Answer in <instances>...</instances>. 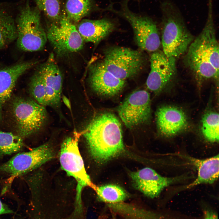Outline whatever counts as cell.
Returning a JSON list of instances; mask_svg holds the SVG:
<instances>
[{
	"instance_id": "6da1fadb",
	"label": "cell",
	"mask_w": 219,
	"mask_h": 219,
	"mask_svg": "<svg viewBox=\"0 0 219 219\" xmlns=\"http://www.w3.org/2000/svg\"><path fill=\"white\" fill-rule=\"evenodd\" d=\"M212 3L208 2L206 23L202 31L194 38L185 53V65L191 71L197 84L219 78V43L213 19Z\"/></svg>"
},
{
	"instance_id": "7a4b0ae2",
	"label": "cell",
	"mask_w": 219,
	"mask_h": 219,
	"mask_svg": "<svg viewBox=\"0 0 219 219\" xmlns=\"http://www.w3.org/2000/svg\"><path fill=\"white\" fill-rule=\"evenodd\" d=\"M89 151L95 161L103 163L124 149L121 122L116 116L104 113L93 119L83 133Z\"/></svg>"
},
{
	"instance_id": "3957f363",
	"label": "cell",
	"mask_w": 219,
	"mask_h": 219,
	"mask_svg": "<svg viewBox=\"0 0 219 219\" xmlns=\"http://www.w3.org/2000/svg\"><path fill=\"white\" fill-rule=\"evenodd\" d=\"M161 45L167 56L176 59L185 55L194 37L188 29L179 11L168 1L161 5Z\"/></svg>"
},
{
	"instance_id": "277c9868",
	"label": "cell",
	"mask_w": 219,
	"mask_h": 219,
	"mask_svg": "<svg viewBox=\"0 0 219 219\" xmlns=\"http://www.w3.org/2000/svg\"><path fill=\"white\" fill-rule=\"evenodd\" d=\"M40 11L32 7L26 0L19 9L15 20L17 44L20 49L32 52L40 50L47 40L46 32L41 23Z\"/></svg>"
},
{
	"instance_id": "5b68a950",
	"label": "cell",
	"mask_w": 219,
	"mask_h": 219,
	"mask_svg": "<svg viewBox=\"0 0 219 219\" xmlns=\"http://www.w3.org/2000/svg\"><path fill=\"white\" fill-rule=\"evenodd\" d=\"M77 137H68L62 143L60 153L61 168L68 176L76 180L77 184L74 212L81 214L82 211V192L85 187L91 186L95 189L89 176L87 174L84 162L79 150Z\"/></svg>"
},
{
	"instance_id": "8992f818",
	"label": "cell",
	"mask_w": 219,
	"mask_h": 219,
	"mask_svg": "<svg viewBox=\"0 0 219 219\" xmlns=\"http://www.w3.org/2000/svg\"><path fill=\"white\" fill-rule=\"evenodd\" d=\"M12 110L16 135L23 139L39 130L47 118L45 107L29 99L16 98L12 102Z\"/></svg>"
},
{
	"instance_id": "52a82bcc",
	"label": "cell",
	"mask_w": 219,
	"mask_h": 219,
	"mask_svg": "<svg viewBox=\"0 0 219 219\" xmlns=\"http://www.w3.org/2000/svg\"><path fill=\"white\" fill-rule=\"evenodd\" d=\"M145 60L141 51L116 46L110 47L105 51L102 61L109 72L116 77L126 80L141 72Z\"/></svg>"
},
{
	"instance_id": "ba28073f",
	"label": "cell",
	"mask_w": 219,
	"mask_h": 219,
	"mask_svg": "<svg viewBox=\"0 0 219 219\" xmlns=\"http://www.w3.org/2000/svg\"><path fill=\"white\" fill-rule=\"evenodd\" d=\"M127 0L122 4L119 11L109 9L124 17L131 25L135 41L141 50L153 52L161 45V38L157 26L150 18L137 14L129 9Z\"/></svg>"
},
{
	"instance_id": "9c48e42d",
	"label": "cell",
	"mask_w": 219,
	"mask_h": 219,
	"mask_svg": "<svg viewBox=\"0 0 219 219\" xmlns=\"http://www.w3.org/2000/svg\"><path fill=\"white\" fill-rule=\"evenodd\" d=\"M46 32L47 40L58 55L64 56L82 50L84 41L77 27L63 12L59 20L51 22Z\"/></svg>"
},
{
	"instance_id": "30bf717a",
	"label": "cell",
	"mask_w": 219,
	"mask_h": 219,
	"mask_svg": "<svg viewBox=\"0 0 219 219\" xmlns=\"http://www.w3.org/2000/svg\"><path fill=\"white\" fill-rule=\"evenodd\" d=\"M54 151L45 144L27 152L19 153L0 166V171L9 175L10 180L39 167L53 158Z\"/></svg>"
},
{
	"instance_id": "8fae6325",
	"label": "cell",
	"mask_w": 219,
	"mask_h": 219,
	"mask_svg": "<svg viewBox=\"0 0 219 219\" xmlns=\"http://www.w3.org/2000/svg\"><path fill=\"white\" fill-rule=\"evenodd\" d=\"M117 111L120 117L128 128L148 122L151 113L149 93L143 89L134 91L120 105Z\"/></svg>"
},
{
	"instance_id": "7c38bea8",
	"label": "cell",
	"mask_w": 219,
	"mask_h": 219,
	"mask_svg": "<svg viewBox=\"0 0 219 219\" xmlns=\"http://www.w3.org/2000/svg\"><path fill=\"white\" fill-rule=\"evenodd\" d=\"M150 70L146 84L147 89L155 94L162 92L175 76L176 59L168 57L158 50L152 53L150 58Z\"/></svg>"
},
{
	"instance_id": "4fadbf2b",
	"label": "cell",
	"mask_w": 219,
	"mask_h": 219,
	"mask_svg": "<svg viewBox=\"0 0 219 219\" xmlns=\"http://www.w3.org/2000/svg\"><path fill=\"white\" fill-rule=\"evenodd\" d=\"M130 176L136 188L151 198L157 197L165 188L187 178L183 175L165 177L149 167L131 172Z\"/></svg>"
},
{
	"instance_id": "5bb4252c",
	"label": "cell",
	"mask_w": 219,
	"mask_h": 219,
	"mask_svg": "<svg viewBox=\"0 0 219 219\" xmlns=\"http://www.w3.org/2000/svg\"><path fill=\"white\" fill-rule=\"evenodd\" d=\"M89 81L93 90L98 94L113 96L123 89L126 81L116 77L105 67L102 61H98L89 67Z\"/></svg>"
},
{
	"instance_id": "9a60e30c",
	"label": "cell",
	"mask_w": 219,
	"mask_h": 219,
	"mask_svg": "<svg viewBox=\"0 0 219 219\" xmlns=\"http://www.w3.org/2000/svg\"><path fill=\"white\" fill-rule=\"evenodd\" d=\"M45 85L49 106L54 108L60 107L62 88L61 72L51 53L47 60L37 69Z\"/></svg>"
},
{
	"instance_id": "2e32d148",
	"label": "cell",
	"mask_w": 219,
	"mask_h": 219,
	"mask_svg": "<svg viewBox=\"0 0 219 219\" xmlns=\"http://www.w3.org/2000/svg\"><path fill=\"white\" fill-rule=\"evenodd\" d=\"M155 115L157 128L164 136L170 137L175 135L187 127L186 115L184 112L179 108L163 106L158 108Z\"/></svg>"
},
{
	"instance_id": "e0dca14e",
	"label": "cell",
	"mask_w": 219,
	"mask_h": 219,
	"mask_svg": "<svg viewBox=\"0 0 219 219\" xmlns=\"http://www.w3.org/2000/svg\"><path fill=\"white\" fill-rule=\"evenodd\" d=\"M36 64V61H26L0 69V120L3 107L10 98L18 79Z\"/></svg>"
},
{
	"instance_id": "ac0fdd59",
	"label": "cell",
	"mask_w": 219,
	"mask_h": 219,
	"mask_svg": "<svg viewBox=\"0 0 219 219\" xmlns=\"http://www.w3.org/2000/svg\"><path fill=\"white\" fill-rule=\"evenodd\" d=\"M77 28L84 42L96 45L112 32L115 25L111 21L106 19H84L79 22Z\"/></svg>"
},
{
	"instance_id": "d6986e66",
	"label": "cell",
	"mask_w": 219,
	"mask_h": 219,
	"mask_svg": "<svg viewBox=\"0 0 219 219\" xmlns=\"http://www.w3.org/2000/svg\"><path fill=\"white\" fill-rule=\"evenodd\" d=\"M196 168L197 176L192 183L185 187L188 188L203 184H212L219 176V155L203 159L189 158Z\"/></svg>"
},
{
	"instance_id": "ffe728a7",
	"label": "cell",
	"mask_w": 219,
	"mask_h": 219,
	"mask_svg": "<svg viewBox=\"0 0 219 219\" xmlns=\"http://www.w3.org/2000/svg\"><path fill=\"white\" fill-rule=\"evenodd\" d=\"M15 20L7 8L0 4V49L16 39Z\"/></svg>"
},
{
	"instance_id": "44dd1931",
	"label": "cell",
	"mask_w": 219,
	"mask_h": 219,
	"mask_svg": "<svg viewBox=\"0 0 219 219\" xmlns=\"http://www.w3.org/2000/svg\"><path fill=\"white\" fill-rule=\"evenodd\" d=\"M92 8L91 0H67L65 14L73 23L79 22L88 15Z\"/></svg>"
},
{
	"instance_id": "7402d4cb",
	"label": "cell",
	"mask_w": 219,
	"mask_h": 219,
	"mask_svg": "<svg viewBox=\"0 0 219 219\" xmlns=\"http://www.w3.org/2000/svg\"><path fill=\"white\" fill-rule=\"evenodd\" d=\"M107 204L114 212L127 219H156L157 218L153 213L123 202Z\"/></svg>"
},
{
	"instance_id": "603a6c76",
	"label": "cell",
	"mask_w": 219,
	"mask_h": 219,
	"mask_svg": "<svg viewBox=\"0 0 219 219\" xmlns=\"http://www.w3.org/2000/svg\"><path fill=\"white\" fill-rule=\"evenodd\" d=\"M219 116L217 112L210 110L203 116L201 121V132L207 141L211 142L219 141Z\"/></svg>"
},
{
	"instance_id": "cb8c5ba5",
	"label": "cell",
	"mask_w": 219,
	"mask_h": 219,
	"mask_svg": "<svg viewBox=\"0 0 219 219\" xmlns=\"http://www.w3.org/2000/svg\"><path fill=\"white\" fill-rule=\"evenodd\" d=\"M100 200L107 203H115L123 202L128 197L126 191L120 186L107 184L95 189Z\"/></svg>"
},
{
	"instance_id": "d4e9b609",
	"label": "cell",
	"mask_w": 219,
	"mask_h": 219,
	"mask_svg": "<svg viewBox=\"0 0 219 219\" xmlns=\"http://www.w3.org/2000/svg\"><path fill=\"white\" fill-rule=\"evenodd\" d=\"M24 146L23 139L12 133L0 130V158L18 152Z\"/></svg>"
},
{
	"instance_id": "484cf974",
	"label": "cell",
	"mask_w": 219,
	"mask_h": 219,
	"mask_svg": "<svg viewBox=\"0 0 219 219\" xmlns=\"http://www.w3.org/2000/svg\"><path fill=\"white\" fill-rule=\"evenodd\" d=\"M29 90L32 97L38 103L44 107L49 106L46 88L37 70L31 78Z\"/></svg>"
},
{
	"instance_id": "4316f807",
	"label": "cell",
	"mask_w": 219,
	"mask_h": 219,
	"mask_svg": "<svg viewBox=\"0 0 219 219\" xmlns=\"http://www.w3.org/2000/svg\"><path fill=\"white\" fill-rule=\"evenodd\" d=\"M62 0H35L36 7L52 21H58L62 13Z\"/></svg>"
},
{
	"instance_id": "83f0119b",
	"label": "cell",
	"mask_w": 219,
	"mask_h": 219,
	"mask_svg": "<svg viewBox=\"0 0 219 219\" xmlns=\"http://www.w3.org/2000/svg\"><path fill=\"white\" fill-rule=\"evenodd\" d=\"M204 219H218L216 213L212 210L206 209L204 211Z\"/></svg>"
},
{
	"instance_id": "f1b7e54d",
	"label": "cell",
	"mask_w": 219,
	"mask_h": 219,
	"mask_svg": "<svg viewBox=\"0 0 219 219\" xmlns=\"http://www.w3.org/2000/svg\"><path fill=\"white\" fill-rule=\"evenodd\" d=\"M12 213V211L3 203L0 199V215L9 214Z\"/></svg>"
},
{
	"instance_id": "f546056e",
	"label": "cell",
	"mask_w": 219,
	"mask_h": 219,
	"mask_svg": "<svg viewBox=\"0 0 219 219\" xmlns=\"http://www.w3.org/2000/svg\"><path fill=\"white\" fill-rule=\"evenodd\" d=\"M113 219H116L115 216H113Z\"/></svg>"
}]
</instances>
